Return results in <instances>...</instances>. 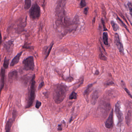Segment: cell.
<instances>
[{
    "label": "cell",
    "instance_id": "1",
    "mask_svg": "<svg viewBox=\"0 0 132 132\" xmlns=\"http://www.w3.org/2000/svg\"><path fill=\"white\" fill-rule=\"evenodd\" d=\"M65 1H58L55 9V24L59 30L61 31L63 36L76 30L78 20L77 18L72 21L68 18L65 10Z\"/></svg>",
    "mask_w": 132,
    "mask_h": 132
},
{
    "label": "cell",
    "instance_id": "2",
    "mask_svg": "<svg viewBox=\"0 0 132 132\" xmlns=\"http://www.w3.org/2000/svg\"><path fill=\"white\" fill-rule=\"evenodd\" d=\"M68 87L62 84L56 85L54 88L53 98L55 102L60 104L62 102L66 97Z\"/></svg>",
    "mask_w": 132,
    "mask_h": 132
},
{
    "label": "cell",
    "instance_id": "3",
    "mask_svg": "<svg viewBox=\"0 0 132 132\" xmlns=\"http://www.w3.org/2000/svg\"><path fill=\"white\" fill-rule=\"evenodd\" d=\"M35 75H33L31 80L30 88L29 91L28 98L27 100L26 109H28L33 105L35 99Z\"/></svg>",
    "mask_w": 132,
    "mask_h": 132
},
{
    "label": "cell",
    "instance_id": "4",
    "mask_svg": "<svg viewBox=\"0 0 132 132\" xmlns=\"http://www.w3.org/2000/svg\"><path fill=\"white\" fill-rule=\"evenodd\" d=\"M41 10L40 6L37 3L33 4L29 11L30 18L32 20L38 19L40 16Z\"/></svg>",
    "mask_w": 132,
    "mask_h": 132
},
{
    "label": "cell",
    "instance_id": "5",
    "mask_svg": "<svg viewBox=\"0 0 132 132\" xmlns=\"http://www.w3.org/2000/svg\"><path fill=\"white\" fill-rule=\"evenodd\" d=\"M110 107L111 106L109 103L105 100H103L100 104L98 110L101 113L100 114L103 116V117H105L107 115L109 112Z\"/></svg>",
    "mask_w": 132,
    "mask_h": 132
},
{
    "label": "cell",
    "instance_id": "6",
    "mask_svg": "<svg viewBox=\"0 0 132 132\" xmlns=\"http://www.w3.org/2000/svg\"><path fill=\"white\" fill-rule=\"evenodd\" d=\"M23 64L24 69L26 71H34L35 68L34 57H28L23 61Z\"/></svg>",
    "mask_w": 132,
    "mask_h": 132
},
{
    "label": "cell",
    "instance_id": "7",
    "mask_svg": "<svg viewBox=\"0 0 132 132\" xmlns=\"http://www.w3.org/2000/svg\"><path fill=\"white\" fill-rule=\"evenodd\" d=\"M115 112L118 119V122L117 125L118 126H120L122 124V112L120 110V104L119 102H117L115 105Z\"/></svg>",
    "mask_w": 132,
    "mask_h": 132
},
{
    "label": "cell",
    "instance_id": "8",
    "mask_svg": "<svg viewBox=\"0 0 132 132\" xmlns=\"http://www.w3.org/2000/svg\"><path fill=\"white\" fill-rule=\"evenodd\" d=\"M113 111L112 109L105 123V126L107 129H111L113 127Z\"/></svg>",
    "mask_w": 132,
    "mask_h": 132
},
{
    "label": "cell",
    "instance_id": "9",
    "mask_svg": "<svg viewBox=\"0 0 132 132\" xmlns=\"http://www.w3.org/2000/svg\"><path fill=\"white\" fill-rule=\"evenodd\" d=\"M115 42L116 45L117 46L118 49L120 52L122 54H124V50H123V46L120 40L119 37V35L117 34H115Z\"/></svg>",
    "mask_w": 132,
    "mask_h": 132
},
{
    "label": "cell",
    "instance_id": "10",
    "mask_svg": "<svg viewBox=\"0 0 132 132\" xmlns=\"http://www.w3.org/2000/svg\"><path fill=\"white\" fill-rule=\"evenodd\" d=\"M13 46V42L12 40H9L5 43L4 45V47L7 53H10L12 52Z\"/></svg>",
    "mask_w": 132,
    "mask_h": 132
},
{
    "label": "cell",
    "instance_id": "11",
    "mask_svg": "<svg viewBox=\"0 0 132 132\" xmlns=\"http://www.w3.org/2000/svg\"><path fill=\"white\" fill-rule=\"evenodd\" d=\"M18 78V73L16 70L12 71L8 74V79L10 82L16 81Z\"/></svg>",
    "mask_w": 132,
    "mask_h": 132
},
{
    "label": "cell",
    "instance_id": "12",
    "mask_svg": "<svg viewBox=\"0 0 132 132\" xmlns=\"http://www.w3.org/2000/svg\"><path fill=\"white\" fill-rule=\"evenodd\" d=\"M94 83L93 84H91L90 85H88L87 86L86 90L84 92V96H85V98L86 100V101L88 102V96L89 93H90L92 92V90L93 89V85Z\"/></svg>",
    "mask_w": 132,
    "mask_h": 132
},
{
    "label": "cell",
    "instance_id": "13",
    "mask_svg": "<svg viewBox=\"0 0 132 132\" xmlns=\"http://www.w3.org/2000/svg\"><path fill=\"white\" fill-rule=\"evenodd\" d=\"M54 44V42H52L48 47L47 46V47H45L44 48L43 51H44V54L45 55V59H47L48 57L49 56L50 52H51L52 49V47H53Z\"/></svg>",
    "mask_w": 132,
    "mask_h": 132
},
{
    "label": "cell",
    "instance_id": "14",
    "mask_svg": "<svg viewBox=\"0 0 132 132\" xmlns=\"http://www.w3.org/2000/svg\"><path fill=\"white\" fill-rule=\"evenodd\" d=\"M23 53V52H20V53H18V54L13 59L12 61H11V67H13V66H14V65H16L19 62L20 59Z\"/></svg>",
    "mask_w": 132,
    "mask_h": 132
},
{
    "label": "cell",
    "instance_id": "15",
    "mask_svg": "<svg viewBox=\"0 0 132 132\" xmlns=\"http://www.w3.org/2000/svg\"><path fill=\"white\" fill-rule=\"evenodd\" d=\"M5 70L3 68L1 69V91H2L4 85V79H5Z\"/></svg>",
    "mask_w": 132,
    "mask_h": 132
},
{
    "label": "cell",
    "instance_id": "16",
    "mask_svg": "<svg viewBox=\"0 0 132 132\" xmlns=\"http://www.w3.org/2000/svg\"><path fill=\"white\" fill-rule=\"evenodd\" d=\"M26 24H27V20L24 21V22L21 21L18 24L16 30L18 34H20L23 31H24V28L26 27Z\"/></svg>",
    "mask_w": 132,
    "mask_h": 132
},
{
    "label": "cell",
    "instance_id": "17",
    "mask_svg": "<svg viewBox=\"0 0 132 132\" xmlns=\"http://www.w3.org/2000/svg\"><path fill=\"white\" fill-rule=\"evenodd\" d=\"M98 96V93L97 90H95L93 93L92 96H91V103L92 105H94L96 103Z\"/></svg>",
    "mask_w": 132,
    "mask_h": 132
},
{
    "label": "cell",
    "instance_id": "18",
    "mask_svg": "<svg viewBox=\"0 0 132 132\" xmlns=\"http://www.w3.org/2000/svg\"><path fill=\"white\" fill-rule=\"evenodd\" d=\"M13 120L12 119H10L7 122L6 126V132H10L11 126L13 125Z\"/></svg>",
    "mask_w": 132,
    "mask_h": 132
},
{
    "label": "cell",
    "instance_id": "19",
    "mask_svg": "<svg viewBox=\"0 0 132 132\" xmlns=\"http://www.w3.org/2000/svg\"><path fill=\"white\" fill-rule=\"evenodd\" d=\"M31 5V0H25L24 1V9L27 10H29L30 8Z\"/></svg>",
    "mask_w": 132,
    "mask_h": 132
},
{
    "label": "cell",
    "instance_id": "20",
    "mask_svg": "<svg viewBox=\"0 0 132 132\" xmlns=\"http://www.w3.org/2000/svg\"><path fill=\"white\" fill-rule=\"evenodd\" d=\"M103 43L105 45H108V35L106 32H104L103 35Z\"/></svg>",
    "mask_w": 132,
    "mask_h": 132
},
{
    "label": "cell",
    "instance_id": "21",
    "mask_svg": "<svg viewBox=\"0 0 132 132\" xmlns=\"http://www.w3.org/2000/svg\"><path fill=\"white\" fill-rule=\"evenodd\" d=\"M121 85H122V87L123 88V89H124L125 91H126V93L128 94V95L130 97V98H131V99H132V95L131 94H130V92L129 90L126 87V86H125V84L124 83V82L123 81H121Z\"/></svg>",
    "mask_w": 132,
    "mask_h": 132
},
{
    "label": "cell",
    "instance_id": "22",
    "mask_svg": "<svg viewBox=\"0 0 132 132\" xmlns=\"http://www.w3.org/2000/svg\"><path fill=\"white\" fill-rule=\"evenodd\" d=\"M10 60L7 59L6 57H5L4 60L3 67L6 69H7L9 67V63H10Z\"/></svg>",
    "mask_w": 132,
    "mask_h": 132
},
{
    "label": "cell",
    "instance_id": "23",
    "mask_svg": "<svg viewBox=\"0 0 132 132\" xmlns=\"http://www.w3.org/2000/svg\"><path fill=\"white\" fill-rule=\"evenodd\" d=\"M117 20L118 23L120 24L121 26H122V27H123L124 28H126V29L128 31H129V30L127 29V27L126 26V24H125L124 23H123V21H122L119 18V17H118V16H117Z\"/></svg>",
    "mask_w": 132,
    "mask_h": 132
},
{
    "label": "cell",
    "instance_id": "24",
    "mask_svg": "<svg viewBox=\"0 0 132 132\" xmlns=\"http://www.w3.org/2000/svg\"><path fill=\"white\" fill-rule=\"evenodd\" d=\"M111 24L114 31H117L119 29V26L114 21H111Z\"/></svg>",
    "mask_w": 132,
    "mask_h": 132
},
{
    "label": "cell",
    "instance_id": "25",
    "mask_svg": "<svg viewBox=\"0 0 132 132\" xmlns=\"http://www.w3.org/2000/svg\"><path fill=\"white\" fill-rule=\"evenodd\" d=\"M77 98V94L75 92H73L69 96V99H76Z\"/></svg>",
    "mask_w": 132,
    "mask_h": 132
},
{
    "label": "cell",
    "instance_id": "26",
    "mask_svg": "<svg viewBox=\"0 0 132 132\" xmlns=\"http://www.w3.org/2000/svg\"><path fill=\"white\" fill-rule=\"evenodd\" d=\"M99 58L101 60H103V61H106V59H107L106 57L102 53V51L100 50V53L99 54Z\"/></svg>",
    "mask_w": 132,
    "mask_h": 132
},
{
    "label": "cell",
    "instance_id": "27",
    "mask_svg": "<svg viewBox=\"0 0 132 132\" xmlns=\"http://www.w3.org/2000/svg\"><path fill=\"white\" fill-rule=\"evenodd\" d=\"M128 5V7H129V10L130 11V16L132 18V4L131 3H129L127 4Z\"/></svg>",
    "mask_w": 132,
    "mask_h": 132
},
{
    "label": "cell",
    "instance_id": "28",
    "mask_svg": "<svg viewBox=\"0 0 132 132\" xmlns=\"http://www.w3.org/2000/svg\"><path fill=\"white\" fill-rule=\"evenodd\" d=\"M86 6V3L85 0H82L80 4V6L81 8H83Z\"/></svg>",
    "mask_w": 132,
    "mask_h": 132
},
{
    "label": "cell",
    "instance_id": "29",
    "mask_svg": "<svg viewBox=\"0 0 132 132\" xmlns=\"http://www.w3.org/2000/svg\"><path fill=\"white\" fill-rule=\"evenodd\" d=\"M23 48H25V49H34V47L29 46L27 44H24V45L23 46Z\"/></svg>",
    "mask_w": 132,
    "mask_h": 132
},
{
    "label": "cell",
    "instance_id": "30",
    "mask_svg": "<svg viewBox=\"0 0 132 132\" xmlns=\"http://www.w3.org/2000/svg\"><path fill=\"white\" fill-rule=\"evenodd\" d=\"M42 105V103L40 101H37L36 102V105H35V107L37 109H39L40 107Z\"/></svg>",
    "mask_w": 132,
    "mask_h": 132
},
{
    "label": "cell",
    "instance_id": "31",
    "mask_svg": "<svg viewBox=\"0 0 132 132\" xmlns=\"http://www.w3.org/2000/svg\"><path fill=\"white\" fill-rule=\"evenodd\" d=\"M113 84H114V83L112 81H110L106 82V83H105L104 85L106 86H108L111 85H113Z\"/></svg>",
    "mask_w": 132,
    "mask_h": 132
},
{
    "label": "cell",
    "instance_id": "32",
    "mask_svg": "<svg viewBox=\"0 0 132 132\" xmlns=\"http://www.w3.org/2000/svg\"><path fill=\"white\" fill-rule=\"evenodd\" d=\"M17 114V112L15 110H14L13 112V120H14V119L16 118Z\"/></svg>",
    "mask_w": 132,
    "mask_h": 132
},
{
    "label": "cell",
    "instance_id": "33",
    "mask_svg": "<svg viewBox=\"0 0 132 132\" xmlns=\"http://www.w3.org/2000/svg\"><path fill=\"white\" fill-rule=\"evenodd\" d=\"M44 86V82H41L40 84L39 85V86H38V90H40Z\"/></svg>",
    "mask_w": 132,
    "mask_h": 132
},
{
    "label": "cell",
    "instance_id": "34",
    "mask_svg": "<svg viewBox=\"0 0 132 132\" xmlns=\"http://www.w3.org/2000/svg\"><path fill=\"white\" fill-rule=\"evenodd\" d=\"M88 7H87L85 8L84 11V14H85V15H87L88 13Z\"/></svg>",
    "mask_w": 132,
    "mask_h": 132
},
{
    "label": "cell",
    "instance_id": "35",
    "mask_svg": "<svg viewBox=\"0 0 132 132\" xmlns=\"http://www.w3.org/2000/svg\"><path fill=\"white\" fill-rule=\"evenodd\" d=\"M102 23L103 26V28H104V31H106L107 30V29L106 28L105 25V22H104V21L102 19Z\"/></svg>",
    "mask_w": 132,
    "mask_h": 132
},
{
    "label": "cell",
    "instance_id": "36",
    "mask_svg": "<svg viewBox=\"0 0 132 132\" xmlns=\"http://www.w3.org/2000/svg\"><path fill=\"white\" fill-rule=\"evenodd\" d=\"M62 126L61 125H59L58 126V130L59 131H61L62 130Z\"/></svg>",
    "mask_w": 132,
    "mask_h": 132
},
{
    "label": "cell",
    "instance_id": "37",
    "mask_svg": "<svg viewBox=\"0 0 132 132\" xmlns=\"http://www.w3.org/2000/svg\"><path fill=\"white\" fill-rule=\"evenodd\" d=\"M99 74V72L98 71H96V72L95 73V75H98Z\"/></svg>",
    "mask_w": 132,
    "mask_h": 132
},
{
    "label": "cell",
    "instance_id": "38",
    "mask_svg": "<svg viewBox=\"0 0 132 132\" xmlns=\"http://www.w3.org/2000/svg\"></svg>",
    "mask_w": 132,
    "mask_h": 132
}]
</instances>
